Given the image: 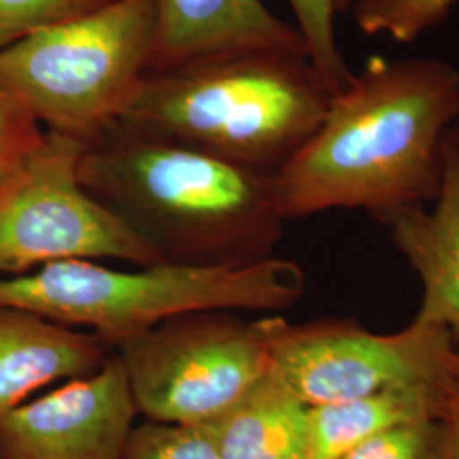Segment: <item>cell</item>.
Here are the masks:
<instances>
[{
  "mask_svg": "<svg viewBox=\"0 0 459 459\" xmlns=\"http://www.w3.org/2000/svg\"><path fill=\"white\" fill-rule=\"evenodd\" d=\"M439 422L396 427L359 444L341 459H436Z\"/></svg>",
  "mask_w": 459,
  "mask_h": 459,
  "instance_id": "20",
  "label": "cell"
},
{
  "mask_svg": "<svg viewBox=\"0 0 459 459\" xmlns=\"http://www.w3.org/2000/svg\"><path fill=\"white\" fill-rule=\"evenodd\" d=\"M111 349L81 328L0 307V426L38 390L98 373Z\"/></svg>",
  "mask_w": 459,
  "mask_h": 459,
  "instance_id": "12",
  "label": "cell"
},
{
  "mask_svg": "<svg viewBox=\"0 0 459 459\" xmlns=\"http://www.w3.org/2000/svg\"><path fill=\"white\" fill-rule=\"evenodd\" d=\"M459 0H390L354 17L362 33L409 45L439 26Z\"/></svg>",
  "mask_w": 459,
  "mask_h": 459,
  "instance_id": "16",
  "label": "cell"
},
{
  "mask_svg": "<svg viewBox=\"0 0 459 459\" xmlns=\"http://www.w3.org/2000/svg\"><path fill=\"white\" fill-rule=\"evenodd\" d=\"M446 385L400 386L308 407L310 459H341L359 444L396 427L439 422Z\"/></svg>",
  "mask_w": 459,
  "mask_h": 459,
  "instance_id": "13",
  "label": "cell"
},
{
  "mask_svg": "<svg viewBox=\"0 0 459 459\" xmlns=\"http://www.w3.org/2000/svg\"><path fill=\"white\" fill-rule=\"evenodd\" d=\"M303 36L308 58L322 75L330 94H339L354 72L345 64L335 33V0H286Z\"/></svg>",
  "mask_w": 459,
  "mask_h": 459,
  "instance_id": "15",
  "label": "cell"
},
{
  "mask_svg": "<svg viewBox=\"0 0 459 459\" xmlns=\"http://www.w3.org/2000/svg\"><path fill=\"white\" fill-rule=\"evenodd\" d=\"M79 179L160 263L242 267L284 235L274 174L115 121L83 142Z\"/></svg>",
  "mask_w": 459,
  "mask_h": 459,
  "instance_id": "2",
  "label": "cell"
},
{
  "mask_svg": "<svg viewBox=\"0 0 459 459\" xmlns=\"http://www.w3.org/2000/svg\"><path fill=\"white\" fill-rule=\"evenodd\" d=\"M123 459H220L206 426L147 420L133 429Z\"/></svg>",
  "mask_w": 459,
  "mask_h": 459,
  "instance_id": "17",
  "label": "cell"
},
{
  "mask_svg": "<svg viewBox=\"0 0 459 459\" xmlns=\"http://www.w3.org/2000/svg\"><path fill=\"white\" fill-rule=\"evenodd\" d=\"M83 142L45 132L41 145L0 182V278L64 261L162 264L79 179Z\"/></svg>",
  "mask_w": 459,
  "mask_h": 459,
  "instance_id": "7",
  "label": "cell"
},
{
  "mask_svg": "<svg viewBox=\"0 0 459 459\" xmlns=\"http://www.w3.org/2000/svg\"><path fill=\"white\" fill-rule=\"evenodd\" d=\"M422 284L415 320L459 342V121L444 136L443 182L432 210L407 206L377 216Z\"/></svg>",
  "mask_w": 459,
  "mask_h": 459,
  "instance_id": "11",
  "label": "cell"
},
{
  "mask_svg": "<svg viewBox=\"0 0 459 459\" xmlns=\"http://www.w3.org/2000/svg\"><path fill=\"white\" fill-rule=\"evenodd\" d=\"M385 2H390V0H335V13L337 16L352 14V17H356L383 5Z\"/></svg>",
  "mask_w": 459,
  "mask_h": 459,
  "instance_id": "22",
  "label": "cell"
},
{
  "mask_svg": "<svg viewBox=\"0 0 459 459\" xmlns=\"http://www.w3.org/2000/svg\"><path fill=\"white\" fill-rule=\"evenodd\" d=\"M436 459H459V342L446 385L443 417L439 419V447Z\"/></svg>",
  "mask_w": 459,
  "mask_h": 459,
  "instance_id": "21",
  "label": "cell"
},
{
  "mask_svg": "<svg viewBox=\"0 0 459 459\" xmlns=\"http://www.w3.org/2000/svg\"><path fill=\"white\" fill-rule=\"evenodd\" d=\"M330 98L307 55L255 49L150 72L117 121L276 174L318 130Z\"/></svg>",
  "mask_w": 459,
  "mask_h": 459,
  "instance_id": "3",
  "label": "cell"
},
{
  "mask_svg": "<svg viewBox=\"0 0 459 459\" xmlns=\"http://www.w3.org/2000/svg\"><path fill=\"white\" fill-rule=\"evenodd\" d=\"M43 138L45 130L38 119L0 89V182L28 160Z\"/></svg>",
  "mask_w": 459,
  "mask_h": 459,
  "instance_id": "19",
  "label": "cell"
},
{
  "mask_svg": "<svg viewBox=\"0 0 459 459\" xmlns=\"http://www.w3.org/2000/svg\"><path fill=\"white\" fill-rule=\"evenodd\" d=\"M108 0H0V48L39 28L81 16Z\"/></svg>",
  "mask_w": 459,
  "mask_h": 459,
  "instance_id": "18",
  "label": "cell"
},
{
  "mask_svg": "<svg viewBox=\"0 0 459 459\" xmlns=\"http://www.w3.org/2000/svg\"><path fill=\"white\" fill-rule=\"evenodd\" d=\"M206 427L220 459H310L308 407L269 375Z\"/></svg>",
  "mask_w": 459,
  "mask_h": 459,
  "instance_id": "14",
  "label": "cell"
},
{
  "mask_svg": "<svg viewBox=\"0 0 459 459\" xmlns=\"http://www.w3.org/2000/svg\"><path fill=\"white\" fill-rule=\"evenodd\" d=\"M155 16L150 72L255 49L308 56L295 24L263 0H152Z\"/></svg>",
  "mask_w": 459,
  "mask_h": 459,
  "instance_id": "10",
  "label": "cell"
},
{
  "mask_svg": "<svg viewBox=\"0 0 459 459\" xmlns=\"http://www.w3.org/2000/svg\"><path fill=\"white\" fill-rule=\"evenodd\" d=\"M153 34L152 0H108L0 48V89L48 132L87 142L130 106Z\"/></svg>",
  "mask_w": 459,
  "mask_h": 459,
  "instance_id": "5",
  "label": "cell"
},
{
  "mask_svg": "<svg viewBox=\"0 0 459 459\" xmlns=\"http://www.w3.org/2000/svg\"><path fill=\"white\" fill-rule=\"evenodd\" d=\"M267 375L307 407L413 385H446L456 341L446 328L411 320L375 333L354 318L290 324L264 316Z\"/></svg>",
  "mask_w": 459,
  "mask_h": 459,
  "instance_id": "8",
  "label": "cell"
},
{
  "mask_svg": "<svg viewBox=\"0 0 459 459\" xmlns=\"http://www.w3.org/2000/svg\"><path fill=\"white\" fill-rule=\"evenodd\" d=\"M136 413L111 352L98 373L17 407L0 426V459H123Z\"/></svg>",
  "mask_w": 459,
  "mask_h": 459,
  "instance_id": "9",
  "label": "cell"
},
{
  "mask_svg": "<svg viewBox=\"0 0 459 459\" xmlns=\"http://www.w3.org/2000/svg\"><path fill=\"white\" fill-rule=\"evenodd\" d=\"M305 286L301 265L278 257L242 267L162 263L136 271L96 261H64L0 278V307L87 330L113 349L181 313L282 312L298 303Z\"/></svg>",
  "mask_w": 459,
  "mask_h": 459,
  "instance_id": "4",
  "label": "cell"
},
{
  "mask_svg": "<svg viewBox=\"0 0 459 459\" xmlns=\"http://www.w3.org/2000/svg\"><path fill=\"white\" fill-rule=\"evenodd\" d=\"M199 310L167 318L113 347L138 413L206 426L267 375L263 318Z\"/></svg>",
  "mask_w": 459,
  "mask_h": 459,
  "instance_id": "6",
  "label": "cell"
},
{
  "mask_svg": "<svg viewBox=\"0 0 459 459\" xmlns=\"http://www.w3.org/2000/svg\"><path fill=\"white\" fill-rule=\"evenodd\" d=\"M459 121V70L439 58L375 56L328 102L312 138L274 174L286 221L330 210L371 218L434 203L444 136Z\"/></svg>",
  "mask_w": 459,
  "mask_h": 459,
  "instance_id": "1",
  "label": "cell"
}]
</instances>
